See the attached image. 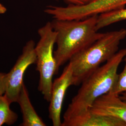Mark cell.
I'll use <instances>...</instances> for the list:
<instances>
[{
    "label": "cell",
    "mask_w": 126,
    "mask_h": 126,
    "mask_svg": "<svg viewBox=\"0 0 126 126\" xmlns=\"http://www.w3.org/2000/svg\"><path fill=\"white\" fill-rule=\"evenodd\" d=\"M126 20V8H123L98 15L96 30L107 27L114 23Z\"/></svg>",
    "instance_id": "8fae6325"
},
{
    "label": "cell",
    "mask_w": 126,
    "mask_h": 126,
    "mask_svg": "<svg viewBox=\"0 0 126 126\" xmlns=\"http://www.w3.org/2000/svg\"><path fill=\"white\" fill-rule=\"evenodd\" d=\"M17 102L22 113L23 122L21 126H45L46 124L34 108L29 97L27 88L23 83Z\"/></svg>",
    "instance_id": "30bf717a"
},
{
    "label": "cell",
    "mask_w": 126,
    "mask_h": 126,
    "mask_svg": "<svg viewBox=\"0 0 126 126\" xmlns=\"http://www.w3.org/2000/svg\"><path fill=\"white\" fill-rule=\"evenodd\" d=\"M125 64L122 72L118 74L116 80L112 89L109 92L114 94H121L126 92V54L125 56Z\"/></svg>",
    "instance_id": "4fadbf2b"
},
{
    "label": "cell",
    "mask_w": 126,
    "mask_h": 126,
    "mask_svg": "<svg viewBox=\"0 0 126 126\" xmlns=\"http://www.w3.org/2000/svg\"><path fill=\"white\" fill-rule=\"evenodd\" d=\"M61 126H126V124L116 117L94 114L89 111L63 123Z\"/></svg>",
    "instance_id": "9c48e42d"
},
{
    "label": "cell",
    "mask_w": 126,
    "mask_h": 126,
    "mask_svg": "<svg viewBox=\"0 0 126 126\" xmlns=\"http://www.w3.org/2000/svg\"><path fill=\"white\" fill-rule=\"evenodd\" d=\"M73 70L69 62L60 76L53 81L49 108V116L54 126H61V114L63 102L68 88L73 86Z\"/></svg>",
    "instance_id": "52a82bcc"
},
{
    "label": "cell",
    "mask_w": 126,
    "mask_h": 126,
    "mask_svg": "<svg viewBox=\"0 0 126 126\" xmlns=\"http://www.w3.org/2000/svg\"><path fill=\"white\" fill-rule=\"evenodd\" d=\"M68 4V5L81 6L87 4L94 0H63Z\"/></svg>",
    "instance_id": "9a60e30c"
},
{
    "label": "cell",
    "mask_w": 126,
    "mask_h": 126,
    "mask_svg": "<svg viewBox=\"0 0 126 126\" xmlns=\"http://www.w3.org/2000/svg\"><path fill=\"white\" fill-rule=\"evenodd\" d=\"M126 54V48L120 50L83 81L63 115L62 123L88 112L96 99L110 92L116 80L118 67Z\"/></svg>",
    "instance_id": "6da1fadb"
},
{
    "label": "cell",
    "mask_w": 126,
    "mask_h": 126,
    "mask_svg": "<svg viewBox=\"0 0 126 126\" xmlns=\"http://www.w3.org/2000/svg\"><path fill=\"white\" fill-rule=\"evenodd\" d=\"M40 38L35 46L36 70L39 73L38 89L44 99L49 102L51 98L53 77L58 72L54 58V46L57 33L51 22H47L38 30Z\"/></svg>",
    "instance_id": "277c9868"
},
{
    "label": "cell",
    "mask_w": 126,
    "mask_h": 126,
    "mask_svg": "<svg viewBox=\"0 0 126 126\" xmlns=\"http://www.w3.org/2000/svg\"><path fill=\"white\" fill-rule=\"evenodd\" d=\"M10 104L5 95L0 96V126L12 125L17 120L18 115L11 110Z\"/></svg>",
    "instance_id": "7c38bea8"
},
{
    "label": "cell",
    "mask_w": 126,
    "mask_h": 126,
    "mask_svg": "<svg viewBox=\"0 0 126 126\" xmlns=\"http://www.w3.org/2000/svg\"><path fill=\"white\" fill-rule=\"evenodd\" d=\"M119 96L122 99L126 100V92L122 93L121 94L119 95Z\"/></svg>",
    "instance_id": "e0dca14e"
},
{
    "label": "cell",
    "mask_w": 126,
    "mask_h": 126,
    "mask_svg": "<svg viewBox=\"0 0 126 126\" xmlns=\"http://www.w3.org/2000/svg\"><path fill=\"white\" fill-rule=\"evenodd\" d=\"M7 11V9L6 7H4L3 5L0 3V14H4Z\"/></svg>",
    "instance_id": "2e32d148"
},
{
    "label": "cell",
    "mask_w": 126,
    "mask_h": 126,
    "mask_svg": "<svg viewBox=\"0 0 126 126\" xmlns=\"http://www.w3.org/2000/svg\"><path fill=\"white\" fill-rule=\"evenodd\" d=\"M126 0H94L87 4L49 6L45 12L54 19L80 20L125 7Z\"/></svg>",
    "instance_id": "5b68a950"
},
{
    "label": "cell",
    "mask_w": 126,
    "mask_h": 126,
    "mask_svg": "<svg viewBox=\"0 0 126 126\" xmlns=\"http://www.w3.org/2000/svg\"><path fill=\"white\" fill-rule=\"evenodd\" d=\"M93 113L116 117L126 124V100L118 95L107 93L95 101L90 109Z\"/></svg>",
    "instance_id": "ba28073f"
},
{
    "label": "cell",
    "mask_w": 126,
    "mask_h": 126,
    "mask_svg": "<svg viewBox=\"0 0 126 126\" xmlns=\"http://www.w3.org/2000/svg\"><path fill=\"white\" fill-rule=\"evenodd\" d=\"M8 80V73L0 72V96L5 94Z\"/></svg>",
    "instance_id": "5bb4252c"
},
{
    "label": "cell",
    "mask_w": 126,
    "mask_h": 126,
    "mask_svg": "<svg viewBox=\"0 0 126 126\" xmlns=\"http://www.w3.org/2000/svg\"><path fill=\"white\" fill-rule=\"evenodd\" d=\"M35 46L34 41H28L13 67L8 73L7 88L4 95L11 104L17 102L24 83L23 76L26 70L30 65L36 63Z\"/></svg>",
    "instance_id": "8992f818"
},
{
    "label": "cell",
    "mask_w": 126,
    "mask_h": 126,
    "mask_svg": "<svg viewBox=\"0 0 126 126\" xmlns=\"http://www.w3.org/2000/svg\"><path fill=\"white\" fill-rule=\"evenodd\" d=\"M98 17L94 15L80 20L54 19L51 22L57 33L54 56L58 72L60 67L103 35L96 30Z\"/></svg>",
    "instance_id": "7a4b0ae2"
},
{
    "label": "cell",
    "mask_w": 126,
    "mask_h": 126,
    "mask_svg": "<svg viewBox=\"0 0 126 126\" xmlns=\"http://www.w3.org/2000/svg\"><path fill=\"white\" fill-rule=\"evenodd\" d=\"M126 37V29L104 33L93 44L74 56L69 62L73 70V85L78 86L92 72L117 53Z\"/></svg>",
    "instance_id": "3957f363"
}]
</instances>
